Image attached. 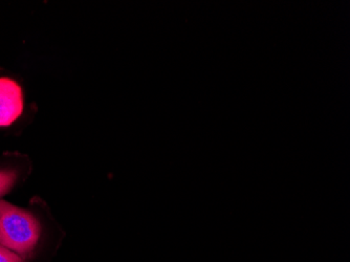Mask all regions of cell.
Segmentation results:
<instances>
[{
    "label": "cell",
    "mask_w": 350,
    "mask_h": 262,
    "mask_svg": "<svg viewBox=\"0 0 350 262\" xmlns=\"http://www.w3.org/2000/svg\"><path fill=\"white\" fill-rule=\"evenodd\" d=\"M40 224L31 213L0 200V246L27 254L36 246Z\"/></svg>",
    "instance_id": "6da1fadb"
},
{
    "label": "cell",
    "mask_w": 350,
    "mask_h": 262,
    "mask_svg": "<svg viewBox=\"0 0 350 262\" xmlns=\"http://www.w3.org/2000/svg\"><path fill=\"white\" fill-rule=\"evenodd\" d=\"M23 96L21 86L9 78H0V126H9L21 117Z\"/></svg>",
    "instance_id": "7a4b0ae2"
},
{
    "label": "cell",
    "mask_w": 350,
    "mask_h": 262,
    "mask_svg": "<svg viewBox=\"0 0 350 262\" xmlns=\"http://www.w3.org/2000/svg\"><path fill=\"white\" fill-rule=\"evenodd\" d=\"M17 179V173L13 170H0V196L11 190Z\"/></svg>",
    "instance_id": "3957f363"
},
{
    "label": "cell",
    "mask_w": 350,
    "mask_h": 262,
    "mask_svg": "<svg viewBox=\"0 0 350 262\" xmlns=\"http://www.w3.org/2000/svg\"><path fill=\"white\" fill-rule=\"evenodd\" d=\"M0 262H23V259L15 252L0 246Z\"/></svg>",
    "instance_id": "277c9868"
}]
</instances>
